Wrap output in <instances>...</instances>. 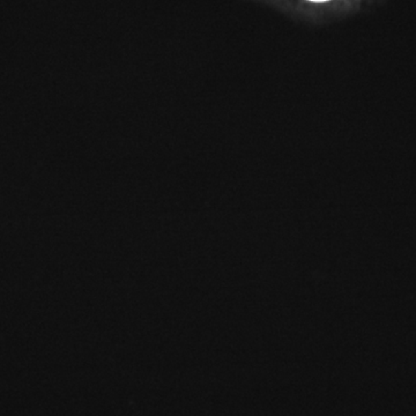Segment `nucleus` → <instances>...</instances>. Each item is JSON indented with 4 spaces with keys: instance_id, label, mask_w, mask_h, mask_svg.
<instances>
[{
    "instance_id": "f257e3e1",
    "label": "nucleus",
    "mask_w": 416,
    "mask_h": 416,
    "mask_svg": "<svg viewBox=\"0 0 416 416\" xmlns=\"http://www.w3.org/2000/svg\"><path fill=\"white\" fill-rule=\"evenodd\" d=\"M311 1H316V3H320V1H327V0H311Z\"/></svg>"
}]
</instances>
